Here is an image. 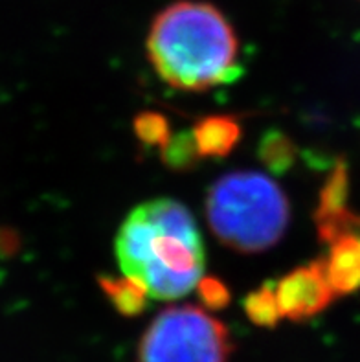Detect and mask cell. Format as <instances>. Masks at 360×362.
<instances>
[{"mask_svg": "<svg viewBox=\"0 0 360 362\" xmlns=\"http://www.w3.org/2000/svg\"><path fill=\"white\" fill-rule=\"evenodd\" d=\"M115 252L123 274L155 300L182 298L204 272V245L195 219L175 199H151L132 208L118 230Z\"/></svg>", "mask_w": 360, "mask_h": 362, "instance_id": "6da1fadb", "label": "cell"}, {"mask_svg": "<svg viewBox=\"0 0 360 362\" xmlns=\"http://www.w3.org/2000/svg\"><path fill=\"white\" fill-rule=\"evenodd\" d=\"M147 57L158 78L184 92L238 81L239 39L228 17L204 0H177L151 23Z\"/></svg>", "mask_w": 360, "mask_h": 362, "instance_id": "7a4b0ae2", "label": "cell"}, {"mask_svg": "<svg viewBox=\"0 0 360 362\" xmlns=\"http://www.w3.org/2000/svg\"><path fill=\"white\" fill-rule=\"evenodd\" d=\"M206 217L214 235L236 252L269 250L283 238L291 219L287 195L270 177L233 171L211 184Z\"/></svg>", "mask_w": 360, "mask_h": 362, "instance_id": "3957f363", "label": "cell"}, {"mask_svg": "<svg viewBox=\"0 0 360 362\" xmlns=\"http://www.w3.org/2000/svg\"><path fill=\"white\" fill-rule=\"evenodd\" d=\"M233 342L219 318L195 305L160 311L138 342V362H230Z\"/></svg>", "mask_w": 360, "mask_h": 362, "instance_id": "277c9868", "label": "cell"}, {"mask_svg": "<svg viewBox=\"0 0 360 362\" xmlns=\"http://www.w3.org/2000/svg\"><path fill=\"white\" fill-rule=\"evenodd\" d=\"M281 317L291 322H306L318 317L333 303L337 294L329 285L322 259L296 267L276 281Z\"/></svg>", "mask_w": 360, "mask_h": 362, "instance_id": "5b68a950", "label": "cell"}, {"mask_svg": "<svg viewBox=\"0 0 360 362\" xmlns=\"http://www.w3.org/2000/svg\"><path fill=\"white\" fill-rule=\"evenodd\" d=\"M322 263L337 296L356 293L360 289V234H342L329 241Z\"/></svg>", "mask_w": 360, "mask_h": 362, "instance_id": "8992f818", "label": "cell"}, {"mask_svg": "<svg viewBox=\"0 0 360 362\" xmlns=\"http://www.w3.org/2000/svg\"><path fill=\"white\" fill-rule=\"evenodd\" d=\"M192 134L201 158H224L238 147L243 127L233 116L214 115L199 119Z\"/></svg>", "mask_w": 360, "mask_h": 362, "instance_id": "52a82bcc", "label": "cell"}, {"mask_svg": "<svg viewBox=\"0 0 360 362\" xmlns=\"http://www.w3.org/2000/svg\"><path fill=\"white\" fill-rule=\"evenodd\" d=\"M98 285L110 302V305L122 317L132 318L146 311L149 294L144 289V285L129 276H100Z\"/></svg>", "mask_w": 360, "mask_h": 362, "instance_id": "ba28073f", "label": "cell"}, {"mask_svg": "<svg viewBox=\"0 0 360 362\" xmlns=\"http://www.w3.org/2000/svg\"><path fill=\"white\" fill-rule=\"evenodd\" d=\"M246 318L257 327L274 329L281 322V311H279L278 298H276V284L267 281L260 285L257 289L250 291L243 300Z\"/></svg>", "mask_w": 360, "mask_h": 362, "instance_id": "9c48e42d", "label": "cell"}, {"mask_svg": "<svg viewBox=\"0 0 360 362\" xmlns=\"http://www.w3.org/2000/svg\"><path fill=\"white\" fill-rule=\"evenodd\" d=\"M296 146L283 131H267L261 136L257 156L270 173H287L296 160Z\"/></svg>", "mask_w": 360, "mask_h": 362, "instance_id": "30bf717a", "label": "cell"}, {"mask_svg": "<svg viewBox=\"0 0 360 362\" xmlns=\"http://www.w3.org/2000/svg\"><path fill=\"white\" fill-rule=\"evenodd\" d=\"M347 193H349V175L344 162H338L329 173L324 188L320 192L318 208L315 216H327L347 208Z\"/></svg>", "mask_w": 360, "mask_h": 362, "instance_id": "8fae6325", "label": "cell"}, {"mask_svg": "<svg viewBox=\"0 0 360 362\" xmlns=\"http://www.w3.org/2000/svg\"><path fill=\"white\" fill-rule=\"evenodd\" d=\"M160 158L173 171H190L201 160L192 131H180L160 149Z\"/></svg>", "mask_w": 360, "mask_h": 362, "instance_id": "7c38bea8", "label": "cell"}, {"mask_svg": "<svg viewBox=\"0 0 360 362\" xmlns=\"http://www.w3.org/2000/svg\"><path fill=\"white\" fill-rule=\"evenodd\" d=\"M132 129H134L138 142L147 147H158V149H162L173 136L169 119L162 112H156V110L138 112L134 116V122H132Z\"/></svg>", "mask_w": 360, "mask_h": 362, "instance_id": "4fadbf2b", "label": "cell"}, {"mask_svg": "<svg viewBox=\"0 0 360 362\" xmlns=\"http://www.w3.org/2000/svg\"><path fill=\"white\" fill-rule=\"evenodd\" d=\"M195 291L206 311H221V309L228 308L232 302V293H230L228 285L217 276H202Z\"/></svg>", "mask_w": 360, "mask_h": 362, "instance_id": "5bb4252c", "label": "cell"}]
</instances>
